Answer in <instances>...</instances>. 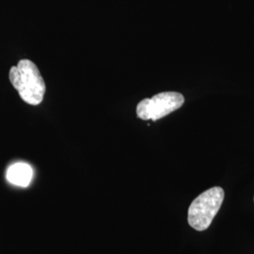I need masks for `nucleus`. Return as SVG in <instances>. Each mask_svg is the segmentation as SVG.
I'll return each instance as SVG.
<instances>
[{"label": "nucleus", "instance_id": "7ed1b4c3", "mask_svg": "<svg viewBox=\"0 0 254 254\" xmlns=\"http://www.w3.org/2000/svg\"><path fill=\"white\" fill-rule=\"evenodd\" d=\"M185 98L179 92L166 91L140 101L136 107V115L142 120L157 121L180 109Z\"/></svg>", "mask_w": 254, "mask_h": 254}, {"label": "nucleus", "instance_id": "f03ea898", "mask_svg": "<svg viewBox=\"0 0 254 254\" xmlns=\"http://www.w3.org/2000/svg\"><path fill=\"white\" fill-rule=\"evenodd\" d=\"M224 200V190L214 187L202 192L191 202L188 220L191 227L196 231H205L211 225L214 218L221 207Z\"/></svg>", "mask_w": 254, "mask_h": 254}, {"label": "nucleus", "instance_id": "20e7f679", "mask_svg": "<svg viewBox=\"0 0 254 254\" xmlns=\"http://www.w3.org/2000/svg\"><path fill=\"white\" fill-rule=\"evenodd\" d=\"M33 171L31 167L27 163L19 162L10 166L7 171V180L14 185L22 188L27 187L32 180Z\"/></svg>", "mask_w": 254, "mask_h": 254}, {"label": "nucleus", "instance_id": "f257e3e1", "mask_svg": "<svg viewBox=\"0 0 254 254\" xmlns=\"http://www.w3.org/2000/svg\"><path fill=\"white\" fill-rule=\"evenodd\" d=\"M9 81L17 90L20 97L27 104L37 106L44 99L46 84L35 64L22 60L9 70Z\"/></svg>", "mask_w": 254, "mask_h": 254}]
</instances>
